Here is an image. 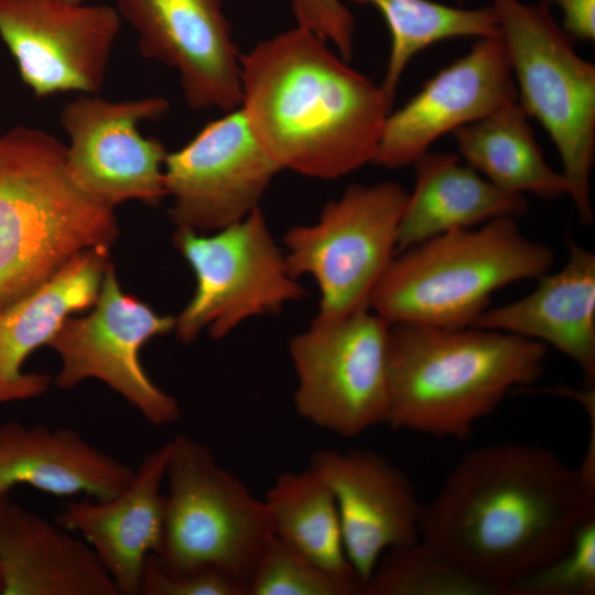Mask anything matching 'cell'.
<instances>
[{"label":"cell","mask_w":595,"mask_h":595,"mask_svg":"<svg viewBox=\"0 0 595 595\" xmlns=\"http://www.w3.org/2000/svg\"><path fill=\"white\" fill-rule=\"evenodd\" d=\"M595 518V486L538 445L475 448L423 506L421 538L506 595L515 581L563 553Z\"/></svg>","instance_id":"obj_1"},{"label":"cell","mask_w":595,"mask_h":595,"mask_svg":"<svg viewBox=\"0 0 595 595\" xmlns=\"http://www.w3.org/2000/svg\"><path fill=\"white\" fill-rule=\"evenodd\" d=\"M240 64L239 108L280 171L333 180L374 162L391 107L326 41L296 25Z\"/></svg>","instance_id":"obj_2"},{"label":"cell","mask_w":595,"mask_h":595,"mask_svg":"<svg viewBox=\"0 0 595 595\" xmlns=\"http://www.w3.org/2000/svg\"><path fill=\"white\" fill-rule=\"evenodd\" d=\"M545 355L544 344L499 331L391 325L385 424L465 440L512 388L540 377Z\"/></svg>","instance_id":"obj_3"},{"label":"cell","mask_w":595,"mask_h":595,"mask_svg":"<svg viewBox=\"0 0 595 595\" xmlns=\"http://www.w3.org/2000/svg\"><path fill=\"white\" fill-rule=\"evenodd\" d=\"M117 236L113 208L74 182L62 141L26 126L0 133V310Z\"/></svg>","instance_id":"obj_4"},{"label":"cell","mask_w":595,"mask_h":595,"mask_svg":"<svg viewBox=\"0 0 595 595\" xmlns=\"http://www.w3.org/2000/svg\"><path fill=\"white\" fill-rule=\"evenodd\" d=\"M554 252L524 236L516 218L450 231L394 257L374 289L369 309L394 324L473 326L491 295L551 271Z\"/></svg>","instance_id":"obj_5"},{"label":"cell","mask_w":595,"mask_h":595,"mask_svg":"<svg viewBox=\"0 0 595 595\" xmlns=\"http://www.w3.org/2000/svg\"><path fill=\"white\" fill-rule=\"evenodd\" d=\"M517 88L529 118L555 145L580 221H594L591 175L595 162V66L577 54L573 40L549 7L490 0Z\"/></svg>","instance_id":"obj_6"},{"label":"cell","mask_w":595,"mask_h":595,"mask_svg":"<svg viewBox=\"0 0 595 595\" xmlns=\"http://www.w3.org/2000/svg\"><path fill=\"white\" fill-rule=\"evenodd\" d=\"M169 442L163 536L153 554L167 572L217 567L247 589L274 539L263 499L187 435Z\"/></svg>","instance_id":"obj_7"},{"label":"cell","mask_w":595,"mask_h":595,"mask_svg":"<svg viewBox=\"0 0 595 595\" xmlns=\"http://www.w3.org/2000/svg\"><path fill=\"white\" fill-rule=\"evenodd\" d=\"M407 197L396 182L354 184L327 203L314 224L288 229L283 242L289 272L316 281L317 317L369 309L371 293L397 252Z\"/></svg>","instance_id":"obj_8"},{"label":"cell","mask_w":595,"mask_h":595,"mask_svg":"<svg viewBox=\"0 0 595 595\" xmlns=\"http://www.w3.org/2000/svg\"><path fill=\"white\" fill-rule=\"evenodd\" d=\"M174 245L196 280L192 299L175 317L182 343L193 342L204 329L220 339L244 321L277 314L305 295L260 206L213 235L177 227Z\"/></svg>","instance_id":"obj_9"},{"label":"cell","mask_w":595,"mask_h":595,"mask_svg":"<svg viewBox=\"0 0 595 595\" xmlns=\"http://www.w3.org/2000/svg\"><path fill=\"white\" fill-rule=\"evenodd\" d=\"M391 324L370 309L338 318L315 317L289 342L296 376V413L351 437L385 423Z\"/></svg>","instance_id":"obj_10"},{"label":"cell","mask_w":595,"mask_h":595,"mask_svg":"<svg viewBox=\"0 0 595 595\" xmlns=\"http://www.w3.org/2000/svg\"><path fill=\"white\" fill-rule=\"evenodd\" d=\"M175 321L123 292L110 264L91 313L66 318L50 343L62 361L56 385L69 389L86 379H98L149 423L164 426L176 422L178 402L151 380L140 360L142 346L174 331Z\"/></svg>","instance_id":"obj_11"},{"label":"cell","mask_w":595,"mask_h":595,"mask_svg":"<svg viewBox=\"0 0 595 595\" xmlns=\"http://www.w3.org/2000/svg\"><path fill=\"white\" fill-rule=\"evenodd\" d=\"M169 100L148 96L108 100L78 94L60 122L69 139L66 164L74 182L96 202L113 208L127 201L156 205L166 196L165 145L140 125L161 119Z\"/></svg>","instance_id":"obj_12"},{"label":"cell","mask_w":595,"mask_h":595,"mask_svg":"<svg viewBox=\"0 0 595 595\" xmlns=\"http://www.w3.org/2000/svg\"><path fill=\"white\" fill-rule=\"evenodd\" d=\"M121 21L107 4L0 0V36L36 98L97 94Z\"/></svg>","instance_id":"obj_13"},{"label":"cell","mask_w":595,"mask_h":595,"mask_svg":"<svg viewBox=\"0 0 595 595\" xmlns=\"http://www.w3.org/2000/svg\"><path fill=\"white\" fill-rule=\"evenodd\" d=\"M280 171L241 109L205 125L164 162L170 210L177 227L209 232L248 216Z\"/></svg>","instance_id":"obj_14"},{"label":"cell","mask_w":595,"mask_h":595,"mask_svg":"<svg viewBox=\"0 0 595 595\" xmlns=\"http://www.w3.org/2000/svg\"><path fill=\"white\" fill-rule=\"evenodd\" d=\"M145 58L175 71L192 110L241 104V55L224 0H115Z\"/></svg>","instance_id":"obj_15"},{"label":"cell","mask_w":595,"mask_h":595,"mask_svg":"<svg viewBox=\"0 0 595 595\" xmlns=\"http://www.w3.org/2000/svg\"><path fill=\"white\" fill-rule=\"evenodd\" d=\"M468 53L440 69L400 109L389 112L375 164H413L442 136L518 100L499 36L476 39Z\"/></svg>","instance_id":"obj_16"},{"label":"cell","mask_w":595,"mask_h":595,"mask_svg":"<svg viewBox=\"0 0 595 595\" xmlns=\"http://www.w3.org/2000/svg\"><path fill=\"white\" fill-rule=\"evenodd\" d=\"M332 491L347 559L364 585L381 555L421 538V505L409 477L370 450H315L310 466Z\"/></svg>","instance_id":"obj_17"},{"label":"cell","mask_w":595,"mask_h":595,"mask_svg":"<svg viewBox=\"0 0 595 595\" xmlns=\"http://www.w3.org/2000/svg\"><path fill=\"white\" fill-rule=\"evenodd\" d=\"M167 454L169 442L149 452L116 495L68 502L57 516L61 526L93 549L119 595L140 594L145 562L160 549Z\"/></svg>","instance_id":"obj_18"},{"label":"cell","mask_w":595,"mask_h":595,"mask_svg":"<svg viewBox=\"0 0 595 595\" xmlns=\"http://www.w3.org/2000/svg\"><path fill=\"white\" fill-rule=\"evenodd\" d=\"M107 248L73 256L47 280L0 310V405L43 394L51 381L24 371L28 357L50 345L66 318L94 305L108 267Z\"/></svg>","instance_id":"obj_19"},{"label":"cell","mask_w":595,"mask_h":595,"mask_svg":"<svg viewBox=\"0 0 595 595\" xmlns=\"http://www.w3.org/2000/svg\"><path fill=\"white\" fill-rule=\"evenodd\" d=\"M566 263L539 277L529 294L488 307L475 327L550 345L573 360L586 387L595 385V253L567 240Z\"/></svg>","instance_id":"obj_20"},{"label":"cell","mask_w":595,"mask_h":595,"mask_svg":"<svg viewBox=\"0 0 595 595\" xmlns=\"http://www.w3.org/2000/svg\"><path fill=\"white\" fill-rule=\"evenodd\" d=\"M0 594L119 595V592L80 537L10 500L0 519Z\"/></svg>","instance_id":"obj_21"},{"label":"cell","mask_w":595,"mask_h":595,"mask_svg":"<svg viewBox=\"0 0 595 595\" xmlns=\"http://www.w3.org/2000/svg\"><path fill=\"white\" fill-rule=\"evenodd\" d=\"M134 468L87 442L71 428L0 423V493L26 485L57 497L109 498Z\"/></svg>","instance_id":"obj_22"},{"label":"cell","mask_w":595,"mask_h":595,"mask_svg":"<svg viewBox=\"0 0 595 595\" xmlns=\"http://www.w3.org/2000/svg\"><path fill=\"white\" fill-rule=\"evenodd\" d=\"M413 165L415 184L400 219L397 253L528 208L524 195L500 190L454 153L428 151Z\"/></svg>","instance_id":"obj_23"},{"label":"cell","mask_w":595,"mask_h":595,"mask_svg":"<svg viewBox=\"0 0 595 595\" xmlns=\"http://www.w3.org/2000/svg\"><path fill=\"white\" fill-rule=\"evenodd\" d=\"M529 119L515 100L456 129L453 137L459 156L506 192L530 193L543 199L567 195L565 177L544 160Z\"/></svg>","instance_id":"obj_24"},{"label":"cell","mask_w":595,"mask_h":595,"mask_svg":"<svg viewBox=\"0 0 595 595\" xmlns=\"http://www.w3.org/2000/svg\"><path fill=\"white\" fill-rule=\"evenodd\" d=\"M263 501L274 538L329 571L357 575L346 555L335 498L313 469L280 474Z\"/></svg>","instance_id":"obj_25"},{"label":"cell","mask_w":595,"mask_h":595,"mask_svg":"<svg viewBox=\"0 0 595 595\" xmlns=\"http://www.w3.org/2000/svg\"><path fill=\"white\" fill-rule=\"evenodd\" d=\"M343 1L375 7L388 25L391 48L380 88L390 107L403 72L423 50L456 37L499 36L497 18L490 6L466 9L433 0Z\"/></svg>","instance_id":"obj_26"},{"label":"cell","mask_w":595,"mask_h":595,"mask_svg":"<svg viewBox=\"0 0 595 595\" xmlns=\"http://www.w3.org/2000/svg\"><path fill=\"white\" fill-rule=\"evenodd\" d=\"M364 595H498L422 539L386 551Z\"/></svg>","instance_id":"obj_27"},{"label":"cell","mask_w":595,"mask_h":595,"mask_svg":"<svg viewBox=\"0 0 595 595\" xmlns=\"http://www.w3.org/2000/svg\"><path fill=\"white\" fill-rule=\"evenodd\" d=\"M248 595H364L355 574L329 571L274 538L258 563Z\"/></svg>","instance_id":"obj_28"},{"label":"cell","mask_w":595,"mask_h":595,"mask_svg":"<svg viewBox=\"0 0 595 595\" xmlns=\"http://www.w3.org/2000/svg\"><path fill=\"white\" fill-rule=\"evenodd\" d=\"M595 593V518L576 532L569 548L526 576L506 595H593Z\"/></svg>","instance_id":"obj_29"},{"label":"cell","mask_w":595,"mask_h":595,"mask_svg":"<svg viewBox=\"0 0 595 595\" xmlns=\"http://www.w3.org/2000/svg\"><path fill=\"white\" fill-rule=\"evenodd\" d=\"M143 595H247L246 587L228 573L212 566L184 572L165 571L151 554L142 574Z\"/></svg>","instance_id":"obj_30"},{"label":"cell","mask_w":595,"mask_h":595,"mask_svg":"<svg viewBox=\"0 0 595 595\" xmlns=\"http://www.w3.org/2000/svg\"><path fill=\"white\" fill-rule=\"evenodd\" d=\"M299 26L328 44L349 62L354 53L355 19L343 0H291Z\"/></svg>","instance_id":"obj_31"},{"label":"cell","mask_w":595,"mask_h":595,"mask_svg":"<svg viewBox=\"0 0 595 595\" xmlns=\"http://www.w3.org/2000/svg\"><path fill=\"white\" fill-rule=\"evenodd\" d=\"M539 3L560 8L563 14L561 26L573 41L594 42L595 0H539Z\"/></svg>","instance_id":"obj_32"},{"label":"cell","mask_w":595,"mask_h":595,"mask_svg":"<svg viewBox=\"0 0 595 595\" xmlns=\"http://www.w3.org/2000/svg\"><path fill=\"white\" fill-rule=\"evenodd\" d=\"M9 502H10V494L0 493V519Z\"/></svg>","instance_id":"obj_33"},{"label":"cell","mask_w":595,"mask_h":595,"mask_svg":"<svg viewBox=\"0 0 595 595\" xmlns=\"http://www.w3.org/2000/svg\"><path fill=\"white\" fill-rule=\"evenodd\" d=\"M72 3H85V0H65Z\"/></svg>","instance_id":"obj_34"}]
</instances>
